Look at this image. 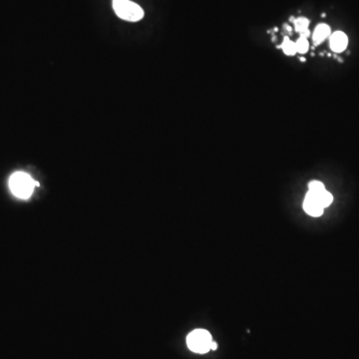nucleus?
Instances as JSON below:
<instances>
[{
    "mask_svg": "<svg viewBox=\"0 0 359 359\" xmlns=\"http://www.w3.org/2000/svg\"><path fill=\"white\" fill-rule=\"evenodd\" d=\"M38 183L23 172L13 174L9 179V188L14 196L19 199H28Z\"/></svg>",
    "mask_w": 359,
    "mask_h": 359,
    "instance_id": "obj_1",
    "label": "nucleus"
},
{
    "mask_svg": "<svg viewBox=\"0 0 359 359\" xmlns=\"http://www.w3.org/2000/svg\"><path fill=\"white\" fill-rule=\"evenodd\" d=\"M212 335L205 329H196L188 335L187 344L188 347L196 353H207L211 350Z\"/></svg>",
    "mask_w": 359,
    "mask_h": 359,
    "instance_id": "obj_2",
    "label": "nucleus"
},
{
    "mask_svg": "<svg viewBox=\"0 0 359 359\" xmlns=\"http://www.w3.org/2000/svg\"><path fill=\"white\" fill-rule=\"evenodd\" d=\"M113 8L116 14L124 20L130 22H137L144 17L143 9L134 2L124 0L121 2L113 3Z\"/></svg>",
    "mask_w": 359,
    "mask_h": 359,
    "instance_id": "obj_3",
    "label": "nucleus"
},
{
    "mask_svg": "<svg viewBox=\"0 0 359 359\" xmlns=\"http://www.w3.org/2000/svg\"><path fill=\"white\" fill-rule=\"evenodd\" d=\"M319 193L309 191L304 201V210L312 217H320L323 214V207L319 201Z\"/></svg>",
    "mask_w": 359,
    "mask_h": 359,
    "instance_id": "obj_4",
    "label": "nucleus"
},
{
    "mask_svg": "<svg viewBox=\"0 0 359 359\" xmlns=\"http://www.w3.org/2000/svg\"><path fill=\"white\" fill-rule=\"evenodd\" d=\"M348 44L347 36L341 32L336 31L330 37V47L334 52H342L345 50Z\"/></svg>",
    "mask_w": 359,
    "mask_h": 359,
    "instance_id": "obj_5",
    "label": "nucleus"
},
{
    "mask_svg": "<svg viewBox=\"0 0 359 359\" xmlns=\"http://www.w3.org/2000/svg\"><path fill=\"white\" fill-rule=\"evenodd\" d=\"M330 34V28L326 24H319L314 32V41L315 44H319L324 41Z\"/></svg>",
    "mask_w": 359,
    "mask_h": 359,
    "instance_id": "obj_6",
    "label": "nucleus"
},
{
    "mask_svg": "<svg viewBox=\"0 0 359 359\" xmlns=\"http://www.w3.org/2000/svg\"><path fill=\"white\" fill-rule=\"evenodd\" d=\"M309 25H310V21H309V19H307L305 17L297 18L294 21L295 30L301 33V35H302L301 37L308 38L310 36L311 33H310V30H309Z\"/></svg>",
    "mask_w": 359,
    "mask_h": 359,
    "instance_id": "obj_7",
    "label": "nucleus"
},
{
    "mask_svg": "<svg viewBox=\"0 0 359 359\" xmlns=\"http://www.w3.org/2000/svg\"><path fill=\"white\" fill-rule=\"evenodd\" d=\"M318 195H319L320 204H321V206L323 207V209L326 208V207H328V206L332 203V201H333L332 195H331L329 192H327L326 190H324L323 192H320Z\"/></svg>",
    "mask_w": 359,
    "mask_h": 359,
    "instance_id": "obj_8",
    "label": "nucleus"
},
{
    "mask_svg": "<svg viewBox=\"0 0 359 359\" xmlns=\"http://www.w3.org/2000/svg\"><path fill=\"white\" fill-rule=\"evenodd\" d=\"M282 50L286 55H293L296 53L295 49V43L290 41L288 38H284V41L282 43Z\"/></svg>",
    "mask_w": 359,
    "mask_h": 359,
    "instance_id": "obj_9",
    "label": "nucleus"
},
{
    "mask_svg": "<svg viewBox=\"0 0 359 359\" xmlns=\"http://www.w3.org/2000/svg\"><path fill=\"white\" fill-rule=\"evenodd\" d=\"M309 47H310V44H309L308 38H305V37H301L295 43L296 52L302 53V54H305L309 50Z\"/></svg>",
    "mask_w": 359,
    "mask_h": 359,
    "instance_id": "obj_10",
    "label": "nucleus"
},
{
    "mask_svg": "<svg viewBox=\"0 0 359 359\" xmlns=\"http://www.w3.org/2000/svg\"><path fill=\"white\" fill-rule=\"evenodd\" d=\"M309 188H310V191L314 192V193H320V192H323L325 190L324 185L321 182H318V181L311 182L310 185H309Z\"/></svg>",
    "mask_w": 359,
    "mask_h": 359,
    "instance_id": "obj_11",
    "label": "nucleus"
},
{
    "mask_svg": "<svg viewBox=\"0 0 359 359\" xmlns=\"http://www.w3.org/2000/svg\"><path fill=\"white\" fill-rule=\"evenodd\" d=\"M218 348V344L216 343V342H212V345H211V349H213V350H216Z\"/></svg>",
    "mask_w": 359,
    "mask_h": 359,
    "instance_id": "obj_12",
    "label": "nucleus"
},
{
    "mask_svg": "<svg viewBox=\"0 0 359 359\" xmlns=\"http://www.w3.org/2000/svg\"><path fill=\"white\" fill-rule=\"evenodd\" d=\"M121 1H124V0H113V3H117V2H121Z\"/></svg>",
    "mask_w": 359,
    "mask_h": 359,
    "instance_id": "obj_13",
    "label": "nucleus"
}]
</instances>
